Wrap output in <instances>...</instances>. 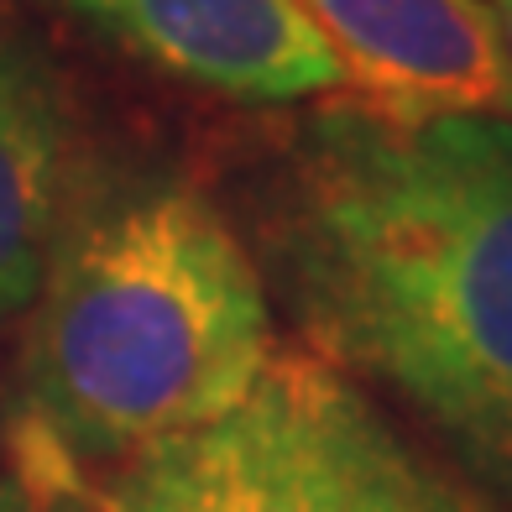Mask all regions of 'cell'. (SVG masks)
Here are the masks:
<instances>
[{
    "label": "cell",
    "mask_w": 512,
    "mask_h": 512,
    "mask_svg": "<svg viewBox=\"0 0 512 512\" xmlns=\"http://www.w3.org/2000/svg\"><path fill=\"white\" fill-rule=\"evenodd\" d=\"M79 209V126L63 79L16 27H0V324L32 309Z\"/></svg>",
    "instance_id": "cell-6"
},
{
    "label": "cell",
    "mask_w": 512,
    "mask_h": 512,
    "mask_svg": "<svg viewBox=\"0 0 512 512\" xmlns=\"http://www.w3.org/2000/svg\"><path fill=\"white\" fill-rule=\"evenodd\" d=\"M95 492L105 512H512L309 351H277L241 408L115 465Z\"/></svg>",
    "instance_id": "cell-3"
},
{
    "label": "cell",
    "mask_w": 512,
    "mask_h": 512,
    "mask_svg": "<svg viewBox=\"0 0 512 512\" xmlns=\"http://www.w3.org/2000/svg\"><path fill=\"white\" fill-rule=\"evenodd\" d=\"M486 11H492L497 32H502V48H507V58H512V0H486Z\"/></svg>",
    "instance_id": "cell-8"
},
{
    "label": "cell",
    "mask_w": 512,
    "mask_h": 512,
    "mask_svg": "<svg viewBox=\"0 0 512 512\" xmlns=\"http://www.w3.org/2000/svg\"><path fill=\"white\" fill-rule=\"evenodd\" d=\"M0 512H105L95 481L63 460L32 424H11V465L0 471Z\"/></svg>",
    "instance_id": "cell-7"
},
{
    "label": "cell",
    "mask_w": 512,
    "mask_h": 512,
    "mask_svg": "<svg viewBox=\"0 0 512 512\" xmlns=\"http://www.w3.org/2000/svg\"><path fill=\"white\" fill-rule=\"evenodd\" d=\"M277 256L319 356L512 492V115L319 110Z\"/></svg>",
    "instance_id": "cell-1"
},
{
    "label": "cell",
    "mask_w": 512,
    "mask_h": 512,
    "mask_svg": "<svg viewBox=\"0 0 512 512\" xmlns=\"http://www.w3.org/2000/svg\"><path fill=\"white\" fill-rule=\"evenodd\" d=\"M377 115H512V58L486 0H298Z\"/></svg>",
    "instance_id": "cell-4"
},
{
    "label": "cell",
    "mask_w": 512,
    "mask_h": 512,
    "mask_svg": "<svg viewBox=\"0 0 512 512\" xmlns=\"http://www.w3.org/2000/svg\"><path fill=\"white\" fill-rule=\"evenodd\" d=\"M277 356L251 251L204 189L152 178L74 215L27 309L21 424L115 471L220 424Z\"/></svg>",
    "instance_id": "cell-2"
},
{
    "label": "cell",
    "mask_w": 512,
    "mask_h": 512,
    "mask_svg": "<svg viewBox=\"0 0 512 512\" xmlns=\"http://www.w3.org/2000/svg\"><path fill=\"white\" fill-rule=\"evenodd\" d=\"M136 58L220 100L298 105L340 95L335 53L298 0H74Z\"/></svg>",
    "instance_id": "cell-5"
}]
</instances>
